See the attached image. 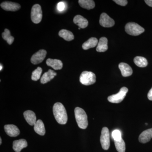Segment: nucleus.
Listing matches in <instances>:
<instances>
[{"label": "nucleus", "instance_id": "nucleus-31", "mask_svg": "<svg viewBox=\"0 0 152 152\" xmlns=\"http://www.w3.org/2000/svg\"><path fill=\"white\" fill-rule=\"evenodd\" d=\"M148 98L150 101H152V88L148 94Z\"/></svg>", "mask_w": 152, "mask_h": 152}, {"label": "nucleus", "instance_id": "nucleus-6", "mask_svg": "<svg viewBox=\"0 0 152 152\" xmlns=\"http://www.w3.org/2000/svg\"><path fill=\"white\" fill-rule=\"evenodd\" d=\"M128 92L127 88L125 87H123L120 89L119 92L116 94L109 96L108 97V100L113 103H119L122 102Z\"/></svg>", "mask_w": 152, "mask_h": 152}, {"label": "nucleus", "instance_id": "nucleus-13", "mask_svg": "<svg viewBox=\"0 0 152 152\" xmlns=\"http://www.w3.org/2000/svg\"><path fill=\"white\" fill-rule=\"evenodd\" d=\"M28 143L24 139L17 140L13 142V149L16 152H20L23 149L26 148Z\"/></svg>", "mask_w": 152, "mask_h": 152}, {"label": "nucleus", "instance_id": "nucleus-21", "mask_svg": "<svg viewBox=\"0 0 152 152\" xmlns=\"http://www.w3.org/2000/svg\"><path fill=\"white\" fill-rule=\"evenodd\" d=\"M97 39L95 37L90 38L88 41L85 42L82 45V48L84 50H88L91 48H94L98 44Z\"/></svg>", "mask_w": 152, "mask_h": 152}, {"label": "nucleus", "instance_id": "nucleus-28", "mask_svg": "<svg viewBox=\"0 0 152 152\" xmlns=\"http://www.w3.org/2000/svg\"><path fill=\"white\" fill-rule=\"evenodd\" d=\"M112 137L114 141H119L121 140V133L119 130H115L112 132Z\"/></svg>", "mask_w": 152, "mask_h": 152}, {"label": "nucleus", "instance_id": "nucleus-1", "mask_svg": "<svg viewBox=\"0 0 152 152\" xmlns=\"http://www.w3.org/2000/svg\"><path fill=\"white\" fill-rule=\"evenodd\" d=\"M53 113L57 122L60 124H65L68 121L67 114L63 104L56 103L53 107Z\"/></svg>", "mask_w": 152, "mask_h": 152}, {"label": "nucleus", "instance_id": "nucleus-15", "mask_svg": "<svg viewBox=\"0 0 152 152\" xmlns=\"http://www.w3.org/2000/svg\"><path fill=\"white\" fill-rule=\"evenodd\" d=\"M24 117L26 121L31 126H34L37 121L35 114L31 110L25 111L23 113Z\"/></svg>", "mask_w": 152, "mask_h": 152}, {"label": "nucleus", "instance_id": "nucleus-9", "mask_svg": "<svg viewBox=\"0 0 152 152\" xmlns=\"http://www.w3.org/2000/svg\"><path fill=\"white\" fill-rule=\"evenodd\" d=\"M47 51L45 50H41L33 55L31 58V62L34 65L42 63L45 58Z\"/></svg>", "mask_w": 152, "mask_h": 152}, {"label": "nucleus", "instance_id": "nucleus-29", "mask_svg": "<svg viewBox=\"0 0 152 152\" xmlns=\"http://www.w3.org/2000/svg\"><path fill=\"white\" fill-rule=\"evenodd\" d=\"M65 4L63 2H60L57 5V9L60 12H62L65 9Z\"/></svg>", "mask_w": 152, "mask_h": 152}, {"label": "nucleus", "instance_id": "nucleus-35", "mask_svg": "<svg viewBox=\"0 0 152 152\" xmlns=\"http://www.w3.org/2000/svg\"><path fill=\"white\" fill-rule=\"evenodd\" d=\"M78 29H79V30H80V28H79Z\"/></svg>", "mask_w": 152, "mask_h": 152}, {"label": "nucleus", "instance_id": "nucleus-22", "mask_svg": "<svg viewBox=\"0 0 152 152\" xmlns=\"http://www.w3.org/2000/svg\"><path fill=\"white\" fill-rule=\"evenodd\" d=\"M78 3L81 7L88 10L94 9L95 7L94 1L92 0H79Z\"/></svg>", "mask_w": 152, "mask_h": 152}, {"label": "nucleus", "instance_id": "nucleus-2", "mask_svg": "<svg viewBox=\"0 0 152 152\" xmlns=\"http://www.w3.org/2000/svg\"><path fill=\"white\" fill-rule=\"evenodd\" d=\"M75 113L79 127L83 129H86L88 126V117L84 110L77 107L75 109Z\"/></svg>", "mask_w": 152, "mask_h": 152}, {"label": "nucleus", "instance_id": "nucleus-27", "mask_svg": "<svg viewBox=\"0 0 152 152\" xmlns=\"http://www.w3.org/2000/svg\"><path fill=\"white\" fill-rule=\"evenodd\" d=\"M42 72V69L40 67H38L34 71H33L32 74L31 79L33 80L37 81L40 78Z\"/></svg>", "mask_w": 152, "mask_h": 152}, {"label": "nucleus", "instance_id": "nucleus-3", "mask_svg": "<svg viewBox=\"0 0 152 152\" xmlns=\"http://www.w3.org/2000/svg\"><path fill=\"white\" fill-rule=\"evenodd\" d=\"M125 31L130 35L137 36L140 35L143 33L145 31V29L138 24L130 22L126 24Z\"/></svg>", "mask_w": 152, "mask_h": 152}, {"label": "nucleus", "instance_id": "nucleus-8", "mask_svg": "<svg viewBox=\"0 0 152 152\" xmlns=\"http://www.w3.org/2000/svg\"><path fill=\"white\" fill-rule=\"evenodd\" d=\"M99 23L101 26L105 28H110L115 25V21L105 13L101 14Z\"/></svg>", "mask_w": 152, "mask_h": 152}, {"label": "nucleus", "instance_id": "nucleus-32", "mask_svg": "<svg viewBox=\"0 0 152 152\" xmlns=\"http://www.w3.org/2000/svg\"><path fill=\"white\" fill-rule=\"evenodd\" d=\"M145 2L148 6L152 7V0H145Z\"/></svg>", "mask_w": 152, "mask_h": 152}, {"label": "nucleus", "instance_id": "nucleus-34", "mask_svg": "<svg viewBox=\"0 0 152 152\" xmlns=\"http://www.w3.org/2000/svg\"><path fill=\"white\" fill-rule=\"evenodd\" d=\"M2 143V140L1 138H0V145H1Z\"/></svg>", "mask_w": 152, "mask_h": 152}, {"label": "nucleus", "instance_id": "nucleus-30", "mask_svg": "<svg viewBox=\"0 0 152 152\" xmlns=\"http://www.w3.org/2000/svg\"><path fill=\"white\" fill-rule=\"evenodd\" d=\"M114 1L121 6H126L128 4V1L126 0H114Z\"/></svg>", "mask_w": 152, "mask_h": 152}, {"label": "nucleus", "instance_id": "nucleus-23", "mask_svg": "<svg viewBox=\"0 0 152 152\" xmlns=\"http://www.w3.org/2000/svg\"><path fill=\"white\" fill-rule=\"evenodd\" d=\"M59 36L67 41L73 40L74 39V36L72 33L67 30H61L59 32Z\"/></svg>", "mask_w": 152, "mask_h": 152}, {"label": "nucleus", "instance_id": "nucleus-11", "mask_svg": "<svg viewBox=\"0 0 152 152\" xmlns=\"http://www.w3.org/2000/svg\"><path fill=\"white\" fill-rule=\"evenodd\" d=\"M4 130L7 134L10 137H16L20 134L18 128L15 125H6L4 126Z\"/></svg>", "mask_w": 152, "mask_h": 152}, {"label": "nucleus", "instance_id": "nucleus-10", "mask_svg": "<svg viewBox=\"0 0 152 152\" xmlns=\"http://www.w3.org/2000/svg\"><path fill=\"white\" fill-rule=\"evenodd\" d=\"M1 7L4 10L15 12L18 10L21 7L18 3L12 2L5 1L1 4Z\"/></svg>", "mask_w": 152, "mask_h": 152}, {"label": "nucleus", "instance_id": "nucleus-17", "mask_svg": "<svg viewBox=\"0 0 152 152\" xmlns=\"http://www.w3.org/2000/svg\"><path fill=\"white\" fill-rule=\"evenodd\" d=\"M46 64L47 65L56 70L61 69L63 68V63L61 60L48 58L47 60Z\"/></svg>", "mask_w": 152, "mask_h": 152}, {"label": "nucleus", "instance_id": "nucleus-14", "mask_svg": "<svg viewBox=\"0 0 152 152\" xmlns=\"http://www.w3.org/2000/svg\"><path fill=\"white\" fill-rule=\"evenodd\" d=\"M119 68L121 72L123 77H127L132 75L133 70L130 66L124 63H121L119 64Z\"/></svg>", "mask_w": 152, "mask_h": 152}, {"label": "nucleus", "instance_id": "nucleus-25", "mask_svg": "<svg viewBox=\"0 0 152 152\" xmlns=\"http://www.w3.org/2000/svg\"><path fill=\"white\" fill-rule=\"evenodd\" d=\"M3 39L7 41L8 44L12 45L14 41V38L11 36L10 31L7 29H5L4 31L2 34Z\"/></svg>", "mask_w": 152, "mask_h": 152}, {"label": "nucleus", "instance_id": "nucleus-19", "mask_svg": "<svg viewBox=\"0 0 152 152\" xmlns=\"http://www.w3.org/2000/svg\"><path fill=\"white\" fill-rule=\"evenodd\" d=\"M34 130L38 134L43 136L45 134V125L42 121L41 120L37 121L35 124L34 125Z\"/></svg>", "mask_w": 152, "mask_h": 152}, {"label": "nucleus", "instance_id": "nucleus-5", "mask_svg": "<svg viewBox=\"0 0 152 152\" xmlns=\"http://www.w3.org/2000/svg\"><path fill=\"white\" fill-rule=\"evenodd\" d=\"M42 18V11L40 5L38 4L34 5L31 11V19L34 23H40Z\"/></svg>", "mask_w": 152, "mask_h": 152}, {"label": "nucleus", "instance_id": "nucleus-18", "mask_svg": "<svg viewBox=\"0 0 152 152\" xmlns=\"http://www.w3.org/2000/svg\"><path fill=\"white\" fill-rule=\"evenodd\" d=\"M57 74L54 71L49 69L41 77L40 82L41 83L45 84L51 80Z\"/></svg>", "mask_w": 152, "mask_h": 152}, {"label": "nucleus", "instance_id": "nucleus-4", "mask_svg": "<svg viewBox=\"0 0 152 152\" xmlns=\"http://www.w3.org/2000/svg\"><path fill=\"white\" fill-rule=\"evenodd\" d=\"M80 81L82 84L90 86L94 84L96 81V76L92 72L84 71L81 74Z\"/></svg>", "mask_w": 152, "mask_h": 152}, {"label": "nucleus", "instance_id": "nucleus-24", "mask_svg": "<svg viewBox=\"0 0 152 152\" xmlns=\"http://www.w3.org/2000/svg\"><path fill=\"white\" fill-rule=\"evenodd\" d=\"M134 63L140 67H145L148 64V61L145 58L141 56H137L134 58Z\"/></svg>", "mask_w": 152, "mask_h": 152}, {"label": "nucleus", "instance_id": "nucleus-33", "mask_svg": "<svg viewBox=\"0 0 152 152\" xmlns=\"http://www.w3.org/2000/svg\"><path fill=\"white\" fill-rule=\"evenodd\" d=\"M3 66H2L1 65V66H0V71H1L2 69Z\"/></svg>", "mask_w": 152, "mask_h": 152}, {"label": "nucleus", "instance_id": "nucleus-20", "mask_svg": "<svg viewBox=\"0 0 152 152\" xmlns=\"http://www.w3.org/2000/svg\"><path fill=\"white\" fill-rule=\"evenodd\" d=\"M108 40L105 37H102L100 39L97 45L96 50L98 52H104L108 49Z\"/></svg>", "mask_w": 152, "mask_h": 152}, {"label": "nucleus", "instance_id": "nucleus-36", "mask_svg": "<svg viewBox=\"0 0 152 152\" xmlns=\"http://www.w3.org/2000/svg\"><path fill=\"white\" fill-rule=\"evenodd\" d=\"M145 125H148V124H147V123H146V124H145Z\"/></svg>", "mask_w": 152, "mask_h": 152}, {"label": "nucleus", "instance_id": "nucleus-7", "mask_svg": "<svg viewBox=\"0 0 152 152\" xmlns=\"http://www.w3.org/2000/svg\"><path fill=\"white\" fill-rule=\"evenodd\" d=\"M100 142L102 148L104 150L109 149L110 146V132L107 128H103L101 132Z\"/></svg>", "mask_w": 152, "mask_h": 152}, {"label": "nucleus", "instance_id": "nucleus-12", "mask_svg": "<svg viewBox=\"0 0 152 152\" xmlns=\"http://www.w3.org/2000/svg\"><path fill=\"white\" fill-rule=\"evenodd\" d=\"M152 139V128L146 130L140 134L139 140L142 143L148 142Z\"/></svg>", "mask_w": 152, "mask_h": 152}, {"label": "nucleus", "instance_id": "nucleus-16", "mask_svg": "<svg viewBox=\"0 0 152 152\" xmlns=\"http://www.w3.org/2000/svg\"><path fill=\"white\" fill-rule=\"evenodd\" d=\"M74 23L80 28H85L88 26V22L86 19L80 15H77L74 18Z\"/></svg>", "mask_w": 152, "mask_h": 152}, {"label": "nucleus", "instance_id": "nucleus-26", "mask_svg": "<svg viewBox=\"0 0 152 152\" xmlns=\"http://www.w3.org/2000/svg\"><path fill=\"white\" fill-rule=\"evenodd\" d=\"M115 146L117 151L118 152H125L126 151V145L124 141L123 140H120L119 141H114Z\"/></svg>", "mask_w": 152, "mask_h": 152}]
</instances>
